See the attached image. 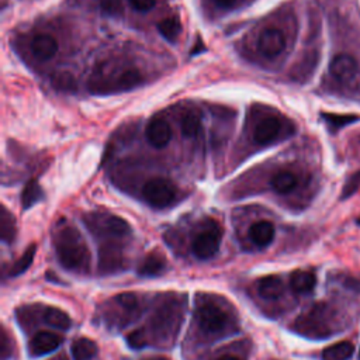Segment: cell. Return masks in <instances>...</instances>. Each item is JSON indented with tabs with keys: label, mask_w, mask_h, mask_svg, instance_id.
Instances as JSON below:
<instances>
[{
	"label": "cell",
	"mask_w": 360,
	"mask_h": 360,
	"mask_svg": "<svg viewBox=\"0 0 360 360\" xmlns=\"http://www.w3.org/2000/svg\"><path fill=\"white\" fill-rule=\"evenodd\" d=\"M54 246L59 264L71 272L85 273L90 265L87 245L75 226L67 224L55 233Z\"/></svg>",
	"instance_id": "obj_1"
},
{
	"label": "cell",
	"mask_w": 360,
	"mask_h": 360,
	"mask_svg": "<svg viewBox=\"0 0 360 360\" xmlns=\"http://www.w3.org/2000/svg\"><path fill=\"white\" fill-rule=\"evenodd\" d=\"M200 330L207 335H221L231 325V318L228 313L214 301H203L195 311Z\"/></svg>",
	"instance_id": "obj_2"
},
{
	"label": "cell",
	"mask_w": 360,
	"mask_h": 360,
	"mask_svg": "<svg viewBox=\"0 0 360 360\" xmlns=\"http://www.w3.org/2000/svg\"><path fill=\"white\" fill-rule=\"evenodd\" d=\"M89 230L99 237L125 238L131 234V226L125 220L112 214H90L85 220Z\"/></svg>",
	"instance_id": "obj_3"
},
{
	"label": "cell",
	"mask_w": 360,
	"mask_h": 360,
	"mask_svg": "<svg viewBox=\"0 0 360 360\" xmlns=\"http://www.w3.org/2000/svg\"><path fill=\"white\" fill-rule=\"evenodd\" d=\"M142 195L149 206L155 209H165L176 199V187L168 179L153 178L145 183Z\"/></svg>",
	"instance_id": "obj_4"
},
{
	"label": "cell",
	"mask_w": 360,
	"mask_h": 360,
	"mask_svg": "<svg viewBox=\"0 0 360 360\" xmlns=\"http://www.w3.org/2000/svg\"><path fill=\"white\" fill-rule=\"evenodd\" d=\"M222 240V230L215 221H210L203 230L195 235L191 249L195 257L199 259H210L213 257L221 245Z\"/></svg>",
	"instance_id": "obj_5"
},
{
	"label": "cell",
	"mask_w": 360,
	"mask_h": 360,
	"mask_svg": "<svg viewBox=\"0 0 360 360\" xmlns=\"http://www.w3.org/2000/svg\"><path fill=\"white\" fill-rule=\"evenodd\" d=\"M257 48L266 58H276L286 50V37L277 28H266L259 36Z\"/></svg>",
	"instance_id": "obj_6"
},
{
	"label": "cell",
	"mask_w": 360,
	"mask_h": 360,
	"mask_svg": "<svg viewBox=\"0 0 360 360\" xmlns=\"http://www.w3.org/2000/svg\"><path fill=\"white\" fill-rule=\"evenodd\" d=\"M330 72H331L332 78L341 83L350 82L357 74V62L350 55H346V54L337 55L331 61Z\"/></svg>",
	"instance_id": "obj_7"
},
{
	"label": "cell",
	"mask_w": 360,
	"mask_h": 360,
	"mask_svg": "<svg viewBox=\"0 0 360 360\" xmlns=\"http://www.w3.org/2000/svg\"><path fill=\"white\" fill-rule=\"evenodd\" d=\"M147 140L155 148H165L172 140V128L163 118H152L147 127Z\"/></svg>",
	"instance_id": "obj_8"
},
{
	"label": "cell",
	"mask_w": 360,
	"mask_h": 360,
	"mask_svg": "<svg viewBox=\"0 0 360 360\" xmlns=\"http://www.w3.org/2000/svg\"><path fill=\"white\" fill-rule=\"evenodd\" d=\"M62 343V337L50 331H40L30 341V353L32 356H45L55 352Z\"/></svg>",
	"instance_id": "obj_9"
},
{
	"label": "cell",
	"mask_w": 360,
	"mask_h": 360,
	"mask_svg": "<svg viewBox=\"0 0 360 360\" xmlns=\"http://www.w3.org/2000/svg\"><path fill=\"white\" fill-rule=\"evenodd\" d=\"M282 131V124L275 117H266L262 120L253 129V141L259 145H269L272 144Z\"/></svg>",
	"instance_id": "obj_10"
},
{
	"label": "cell",
	"mask_w": 360,
	"mask_h": 360,
	"mask_svg": "<svg viewBox=\"0 0 360 360\" xmlns=\"http://www.w3.org/2000/svg\"><path fill=\"white\" fill-rule=\"evenodd\" d=\"M30 50L37 59L48 61L58 52V41L50 34H37L31 40Z\"/></svg>",
	"instance_id": "obj_11"
},
{
	"label": "cell",
	"mask_w": 360,
	"mask_h": 360,
	"mask_svg": "<svg viewBox=\"0 0 360 360\" xmlns=\"http://www.w3.org/2000/svg\"><path fill=\"white\" fill-rule=\"evenodd\" d=\"M275 234H276L275 225L266 220L257 221L249 228V237L252 242L260 248L271 245L275 240Z\"/></svg>",
	"instance_id": "obj_12"
},
{
	"label": "cell",
	"mask_w": 360,
	"mask_h": 360,
	"mask_svg": "<svg viewBox=\"0 0 360 360\" xmlns=\"http://www.w3.org/2000/svg\"><path fill=\"white\" fill-rule=\"evenodd\" d=\"M123 268V256L120 248L113 244L103 245L100 248V271L112 273Z\"/></svg>",
	"instance_id": "obj_13"
},
{
	"label": "cell",
	"mask_w": 360,
	"mask_h": 360,
	"mask_svg": "<svg viewBox=\"0 0 360 360\" xmlns=\"http://www.w3.org/2000/svg\"><path fill=\"white\" fill-rule=\"evenodd\" d=\"M256 288L260 297H264L266 300H276L282 297V294L284 291L283 282L279 276H265L257 280Z\"/></svg>",
	"instance_id": "obj_14"
},
{
	"label": "cell",
	"mask_w": 360,
	"mask_h": 360,
	"mask_svg": "<svg viewBox=\"0 0 360 360\" xmlns=\"http://www.w3.org/2000/svg\"><path fill=\"white\" fill-rule=\"evenodd\" d=\"M144 82V76L142 74L136 70V68H128L125 71H123L114 85H113V92H127V90H133L137 86H140Z\"/></svg>",
	"instance_id": "obj_15"
},
{
	"label": "cell",
	"mask_w": 360,
	"mask_h": 360,
	"mask_svg": "<svg viewBox=\"0 0 360 360\" xmlns=\"http://www.w3.org/2000/svg\"><path fill=\"white\" fill-rule=\"evenodd\" d=\"M299 184L297 175L291 171H280L272 179V189L277 194H288Z\"/></svg>",
	"instance_id": "obj_16"
},
{
	"label": "cell",
	"mask_w": 360,
	"mask_h": 360,
	"mask_svg": "<svg viewBox=\"0 0 360 360\" xmlns=\"http://www.w3.org/2000/svg\"><path fill=\"white\" fill-rule=\"evenodd\" d=\"M165 271V259L158 253H149L138 266V273L142 277H155Z\"/></svg>",
	"instance_id": "obj_17"
},
{
	"label": "cell",
	"mask_w": 360,
	"mask_h": 360,
	"mask_svg": "<svg viewBox=\"0 0 360 360\" xmlns=\"http://www.w3.org/2000/svg\"><path fill=\"white\" fill-rule=\"evenodd\" d=\"M291 288L296 293H308L317 284V277L310 271H296L290 277Z\"/></svg>",
	"instance_id": "obj_18"
},
{
	"label": "cell",
	"mask_w": 360,
	"mask_h": 360,
	"mask_svg": "<svg viewBox=\"0 0 360 360\" xmlns=\"http://www.w3.org/2000/svg\"><path fill=\"white\" fill-rule=\"evenodd\" d=\"M354 353V346L350 342H338L322 352V360H349Z\"/></svg>",
	"instance_id": "obj_19"
},
{
	"label": "cell",
	"mask_w": 360,
	"mask_h": 360,
	"mask_svg": "<svg viewBox=\"0 0 360 360\" xmlns=\"http://www.w3.org/2000/svg\"><path fill=\"white\" fill-rule=\"evenodd\" d=\"M44 321L52 326V328H58V330H63L67 331L71 328L72 321L70 318V315L55 307H47L44 311Z\"/></svg>",
	"instance_id": "obj_20"
},
{
	"label": "cell",
	"mask_w": 360,
	"mask_h": 360,
	"mask_svg": "<svg viewBox=\"0 0 360 360\" xmlns=\"http://www.w3.org/2000/svg\"><path fill=\"white\" fill-rule=\"evenodd\" d=\"M182 133L187 138H194L200 133L202 128V116L199 112L190 110L183 116L182 120Z\"/></svg>",
	"instance_id": "obj_21"
},
{
	"label": "cell",
	"mask_w": 360,
	"mask_h": 360,
	"mask_svg": "<svg viewBox=\"0 0 360 360\" xmlns=\"http://www.w3.org/2000/svg\"><path fill=\"white\" fill-rule=\"evenodd\" d=\"M0 231H2V241L5 244H12L14 241L17 233L16 220L5 206L2 207V214H0Z\"/></svg>",
	"instance_id": "obj_22"
},
{
	"label": "cell",
	"mask_w": 360,
	"mask_h": 360,
	"mask_svg": "<svg viewBox=\"0 0 360 360\" xmlns=\"http://www.w3.org/2000/svg\"><path fill=\"white\" fill-rule=\"evenodd\" d=\"M71 350L75 360H90L97 354V350L99 349H97V345L93 341L87 338H81L72 343Z\"/></svg>",
	"instance_id": "obj_23"
},
{
	"label": "cell",
	"mask_w": 360,
	"mask_h": 360,
	"mask_svg": "<svg viewBox=\"0 0 360 360\" xmlns=\"http://www.w3.org/2000/svg\"><path fill=\"white\" fill-rule=\"evenodd\" d=\"M43 190L39 184L37 180H30L23 193H21V206L24 210H28L30 207H32L34 204H37L41 199H43Z\"/></svg>",
	"instance_id": "obj_24"
},
{
	"label": "cell",
	"mask_w": 360,
	"mask_h": 360,
	"mask_svg": "<svg viewBox=\"0 0 360 360\" xmlns=\"http://www.w3.org/2000/svg\"><path fill=\"white\" fill-rule=\"evenodd\" d=\"M158 30L163 39L173 43L182 32V24L176 17H168L158 24Z\"/></svg>",
	"instance_id": "obj_25"
},
{
	"label": "cell",
	"mask_w": 360,
	"mask_h": 360,
	"mask_svg": "<svg viewBox=\"0 0 360 360\" xmlns=\"http://www.w3.org/2000/svg\"><path fill=\"white\" fill-rule=\"evenodd\" d=\"M51 83L58 92H63V93H72L78 87L76 79L71 72L54 74L51 78Z\"/></svg>",
	"instance_id": "obj_26"
},
{
	"label": "cell",
	"mask_w": 360,
	"mask_h": 360,
	"mask_svg": "<svg viewBox=\"0 0 360 360\" xmlns=\"http://www.w3.org/2000/svg\"><path fill=\"white\" fill-rule=\"evenodd\" d=\"M37 252V246L36 245H30L25 252L21 255V257L16 262V264L12 266L10 269V276H19L21 273H24L32 264V260H34Z\"/></svg>",
	"instance_id": "obj_27"
},
{
	"label": "cell",
	"mask_w": 360,
	"mask_h": 360,
	"mask_svg": "<svg viewBox=\"0 0 360 360\" xmlns=\"http://www.w3.org/2000/svg\"><path fill=\"white\" fill-rule=\"evenodd\" d=\"M322 118L331 131H338L342 127L354 123L357 120L356 116H339V114H322Z\"/></svg>",
	"instance_id": "obj_28"
},
{
	"label": "cell",
	"mask_w": 360,
	"mask_h": 360,
	"mask_svg": "<svg viewBox=\"0 0 360 360\" xmlns=\"http://www.w3.org/2000/svg\"><path fill=\"white\" fill-rule=\"evenodd\" d=\"M100 9L110 16L121 14L123 12V2L121 0H99Z\"/></svg>",
	"instance_id": "obj_29"
},
{
	"label": "cell",
	"mask_w": 360,
	"mask_h": 360,
	"mask_svg": "<svg viewBox=\"0 0 360 360\" xmlns=\"http://www.w3.org/2000/svg\"><path fill=\"white\" fill-rule=\"evenodd\" d=\"M127 343L133 349H142L147 345V337L142 330L133 331L127 337Z\"/></svg>",
	"instance_id": "obj_30"
},
{
	"label": "cell",
	"mask_w": 360,
	"mask_h": 360,
	"mask_svg": "<svg viewBox=\"0 0 360 360\" xmlns=\"http://www.w3.org/2000/svg\"><path fill=\"white\" fill-rule=\"evenodd\" d=\"M359 186H360V173H356V175H353V176L346 182V184L343 186L342 199L350 198V195L359 189Z\"/></svg>",
	"instance_id": "obj_31"
},
{
	"label": "cell",
	"mask_w": 360,
	"mask_h": 360,
	"mask_svg": "<svg viewBox=\"0 0 360 360\" xmlns=\"http://www.w3.org/2000/svg\"><path fill=\"white\" fill-rule=\"evenodd\" d=\"M12 354V348L9 345V335L5 328H2V337H0V359L6 360Z\"/></svg>",
	"instance_id": "obj_32"
},
{
	"label": "cell",
	"mask_w": 360,
	"mask_h": 360,
	"mask_svg": "<svg viewBox=\"0 0 360 360\" xmlns=\"http://www.w3.org/2000/svg\"><path fill=\"white\" fill-rule=\"evenodd\" d=\"M129 3L138 12H148L155 8L156 0H129Z\"/></svg>",
	"instance_id": "obj_33"
},
{
	"label": "cell",
	"mask_w": 360,
	"mask_h": 360,
	"mask_svg": "<svg viewBox=\"0 0 360 360\" xmlns=\"http://www.w3.org/2000/svg\"><path fill=\"white\" fill-rule=\"evenodd\" d=\"M214 2L221 8H230L237 2V0H214Z\"/></svg>",
	"instance_id": "obj_34"
},
{
	"label": "cell",
	"mask_w": 360,
	"mask_h": 360,
	"mask_svg": "<svg viewBox=\"0 0 360 360\" xmlns=\"http://www.w3.org/2000/svg\"><path fill=\"white\" fill-rule=\"evenodd\" d=\"M217 360H242V359L238 357V356H235V354H225V356L218 357Z\"/></svg>",
	"instance_id": "obj_35"
},
{
	"label": "cell",
	"mask_w": 360,
	"mask_h": 360,
	"mask_svg": "<svg viewBox=\"0 0 360 360\" xmlns=\"http://www.w3.org/2000/svg\"><path fill=\"white\" fill-rule=\"evenodd\" d=\"M145 360H169L167 357H149V359H145Z\"/></svg>",
	"instance_id": "obj_36"
},
{
	"label": "cell",
	"mask_w": 360,
	"mask_h": 360,
	"mask_svg": "<svg viewBox=\"0 0 360 360\" xmlns=\"http://www.w3.org/2000/svg\"><path fill=\"white\" fill-rule=\"evenodd\" d=\"M359 357H360V352H359Z\"/></svg>",
	"instance_id": "obj_37"
},
{
	"label": "cell",
	"mask_w": 360,
	"mask_h": 360,
	"mask_svg": "<svg viewBox=\"0 0 360 360\" xmlns=\"http://www.w3.org/2000/svg\"><path fill=\"white\" fill-rule=\"evenodd\" d=\"M359 224H360V220H359Z\"/></svg>",
	"instance_id": "obj_38"
}]
</instances>
